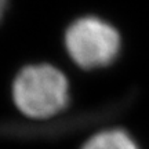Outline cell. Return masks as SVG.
Masks as SVG:
<instances>
[{
  "label": "cell",
  "mask_w": 149,
  "mask_h": 149,
  "mask_svg": "<svg viewBox=\"0 0 149 149\" xmlns=\"http://www.w3.org/2000/svg\"><path fill=\"white\" fill-rule=\"evenodd\" d=\"M13 101L22 115L44 120L57 116L69 104V81L51 64L22 68L13 81Z\"/></svg>",
  "instance_id": "1"
},
{
  "label": "cell",
  "mask_w": 149,
  "mask_h": 149,
  "mask_svg": "<svg viewBox=\"0 0 149 149\" xmlns=\"http://www.w3.org/2000/svg\"><path fill=\"white\" fill-rule=\"evenodd\" d=\"M120 33L112 24L98 17L77 18L65 32V48L81 69H98L111 65L120 53Z\"/></svg>",
  "instance_id": "2"
},
{
  "label": "cell",
  "mask_w": 149,
  "mask_h": 149,
  "mask_svg": "<svg viewBox=\"0 0 149 149\" xmlns=\"http://www.w3.org/2000/svg\"><path fill=\"white\" fill-rule=\"evenodd\" d=\"M81 149H139V146L126 130L108 128L91 135Z\"/></svg>",
  "instance_id": "3"
},
{
  "label": "cell",
  "mask_w": 149,
  "mask_h": 149,
  "mask_svg": "<svg viewBox=\"0 0 149 149\" xmlns=\"http://www.w3.org/2000/svg\"><path fill=\"white\" fill-rule=\"evenodd\" d=\"M6 6H7V3L3 1V0H0V19H1V17H3V14H4Z\"/></svg>",
  "instance_id": "4"
}]
</instances>
